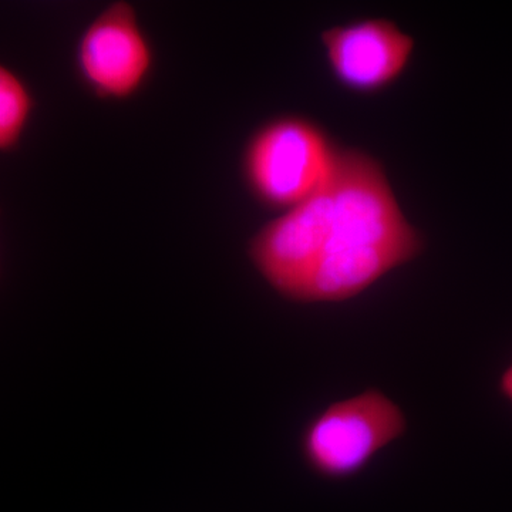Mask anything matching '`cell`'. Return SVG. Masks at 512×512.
<instances>
[{
	"label": "cell",
	"mask_w": 512,
	"mask_h": 512,
	"mask_svg": "<svg viewBox=\"0 0 512 512\" xmlns=\"http://www.w3.org/2000/svg\"><path fill=\"white\" fill-rule=\"evenodd\" d=\"M330 188L333 224L299 293V305L355 299L419 258L423 234L410 224L383 165L366 151L340 148Z\"/></svg>",
	"instance_id": "cell-1"
},
{
	"label": "cell",
	"mask_w": 512,
	"mask_h": 512,
	"mask_svg": "<svg viewBox=\"0 0 512 512\" xmlns=\"http://www.w3.org/2000/svg\"><path fill=\"white\" fill-rule=\"evenodd\" d=\"M339 150L316 121L281 114L248 138L241 156L242 180L262 207L291 210L325 187Z\"/></svg>",
	"instance_id": "cell-2"
},
{
	"label": "cell",
	"mask_w": 512,
	"mask_h": 512,
	"mask_svg": "<svg viewBox=\"0 0 512 512\" xmlns=\"http://www.w3.org/2000/svg\"><path fill=\"white\" fill-rule=\"evenodd\" d=\"M407 426L406 413L392 397L367 387L312 416L299 436V453L309 471L322 480L349 481L402 439Z\"/></svg>",
	"instance_id": "cell-3"
},
{
	"label": "cell",
	"mask_w": 512,
	"mask_h": 512,
	"mask_svg": "<svg viewBox=\"0 0 512 512\" xmlns=\"http://www.w3.org/2000/svg\"><path fill=\"white\" fill-rule=\"evenodd\" d=\"M74 69L97 100L126 103L143 93L156 69V50L136 6L119 0L101 10L77 40Z\"/></svg>",
	"instance_id": "cell-4"
},
{
	"label": "cell",
	"mask_w": 512,
	"mask_h": 512,
	"mask_svg": "<svg viewBox=\"0 0 512 512\" xmlns=\"http://www.w3.org/2000/svg\"><path fill=\"white\" fill-rule=\"evenodd\" d=\"M332 224L329 178L322 190L281 212L252 235L247 247L249 262L276 295L296 303L326 247Z\"/></svg>",
	"instance_id": "cell-5"
},
{
	"label": "cell",
	"mask_w": 512,
	"mask_h": 512,
	"mask_svg": "<svg viewBox=\"0 0 512 512\" xmlns=\"http://www.w3.org/2000/svg\"><path fill=\"white\" fill-rule=\"evenodd\" d=\"M330 76L360 96L382 93L412 63L416 40L387 18L353 20L320 33Z\"/></svg>",
	"instance_id": "cell-6"
},
{
	"label": "cell",
	"mask_w": 512,
	"mask_h": 512,
	"mask_svg": "<svg viewBox=\"0 0 512 512\" xmlns=\"http://www.w3.org/2000/svg\"><path fill=\"white\" fill-rule=\"evenodd\" d=\"M35 110V94L29 84L0 63V153L18 150Z\"/></svg>",
	"instance_id": "cell-7"
},
{
	"label": "cell",
	"mask_w": 512,
	"mask_h": 512,
	"mask_svg": "<svg viewBox=\"0 0 512 512\" xmlns=\"http://www.w3.org/2000/svg\"><path fill=\"white\" fill-rule=\"evenodd\" d=\"M497 390L505 402L512 407V359L498 377Z\"/></svg>",
	"instance_id": "cell-8"
},
{
	"label": "cell",
	"mask_w": 512,
	"mask_h": 512,
	"mask_svg": "<svg viewBox=\"0 0 512 512\" xmlns=\"http://www.w3.org/2000/svg\"><path fill=\"white\" fill-rule=\"evenodd\" d=\"M0 275H2V264H0Z\"/></svg>",
	"instance_id": "cell-9"
}]
</instances>
